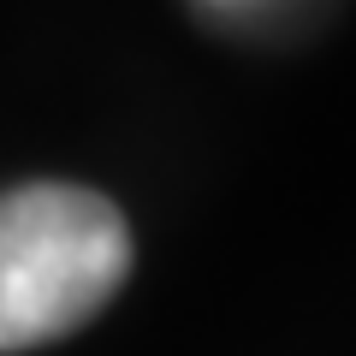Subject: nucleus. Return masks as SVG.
<instances>
[{"label":"nucleus","mask_w":356,"mask_h":356,"mask_svg":"<svg viewBox=\"0 0 356 356\" xmlns=\"http://www.w3.org/2000/svg\"><path fill=\"white\" fill-rule=\"evenodd\" d=\"M131 273V226L89 184L0 196V350H36L95 321Z\"/></svg>","instance_id":"obj_1"},{"label":"nucleus","mask_w":356,"mask_h":356,"mask_svg":"<svg viewBox=\"0 0 356 356\" xmlns=\"http://www.w3.org/2000/svg\"><path fill=\"white\" fill-rule=\"evenodd\" d=\"M226 6H250V0H226Z\"/></svg>","instance_id":"obj_2"}]
</instances>
